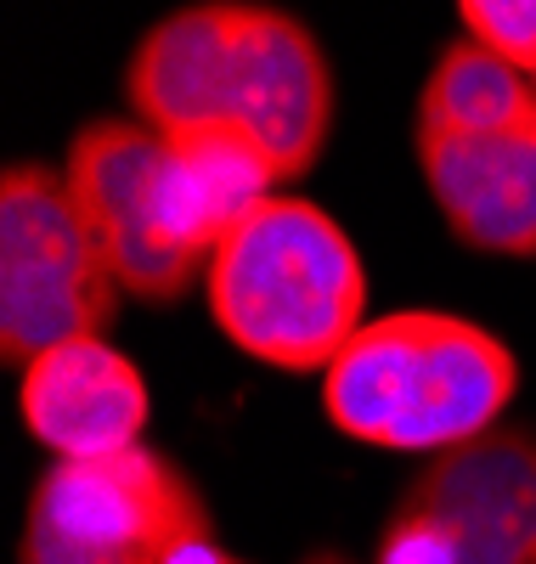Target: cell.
Segmentation results:
<instances>
[{
  "label": "cell",
  "mask_w": 536,
  "mask_h": 564,
  "mask_svg": "<svg viewBox=\"0 0 536 564\" xmlns=\"http://www.w3.org/2000/svg\"><path fill=\"white\" fill-rule=\"evenodd\" d=\"M204 289L221 334L282 372H328L367 311L356 243L305 198H266L210 254Z\"/></svg>",
  "instance_id": "cell-3"
},
{
  "label": "cell",
  "mask_w": 536,
  "mask_h": 564,
  "mask_svg": "<svg viewBox=\"0 0 536 564\" xmlns=\"http://www.w3.org/2000/svg\"><path fill=\"white\" fill-rule=\"evenodd\" d=\"M23 430L57 457H114L141 446L148 384L108 339H68L23 367Z\"/></svg>",
  "instance_id": "cell-9"
},
{
  "label": "cell",
  "mask_w": 536,
  "mask_h": 564,
  "mask_svg": "<svg viewBox=\"0 0 536 564\" xmlns=\"http://www.w3.org/2000/svg\"><path fill=\"white\" fill-rule=\"evenodd\" d=\"M418 170L447 226L480 254H536V119L435 124L418 119Z\"/></svg>",
  "instance_id": "cell-8"
},
{
  "label": "cell",
  "mask_w": 536,
  "mask_h": 564,
  "mask_svg": "<svg viewBox=\"0 0 536 564\" xmlns=\"http://www.w3.org/2000/svg\"><path fill=\"white\" fill-rule=\"evenodd\" d=\"M119 282L57 170L12 164L0 181V356L29 367L68 339H103Z\"/></svg>",
  "instance_id": "cell-5"
},
{
  "label": "cell",
  "mask_w": 536,
  "mask_h": 564,
  "mask_svg": "<svg viewBox=\"0 0 536 564\" xmlns=\"http://www.w3.org/2000/svg\"><path fill=\"white\" fill-rule=\"evenodd\" d=\"M181 564H237V558H232V553H221L215 542H204V547H192Z\"/></svg>",
  "instance_id": "cell-12"
},
{
  "label": "cell",
  "mask_w": 536,
  "mask_h": 564,
  "mask_svg": "<svg viewBox=\"0 0 536 564\" xmlns=\"http://www.w3.org/2000/svg\"><path fill=\"white\" fill-rule=\"evenodd\" d=\"M519 390L514 350L447 311H389L322 372L333 430L384 452H452L497 430Z\"/></svg>",
  "instance_id": "cell-2"
},
{
  "label": "cell",
  "mask_w": 536,
  "mask_h": 564,
  "mask_svg": "<svg viewBox=\"0 0 536 564\" xmlns=\"http://www.w3.org/2000/svg\"><path fill=\"white\" fill-rule=\"evenodd\" d=\"M378 564H536V435L485 430L407 486Z\"/></svg>",
  "instance_id": "cell-6"
},
{
  "label": "cell",
  "mask_w": 536,
  "mask_h": 564,
  "mask_svg": "<svg viewBox=\"0 0 536 564\" xmlns=\"http://www.w3.org/2000/svg\"><path fill=\"white\" fill-rule=\"evenodd\" d=\"M469 40L536 79V0H458Z\"/></svg>",
  "instance_id": "cell-11"
},
{
  "label": "cell",
  "mask_w": 536,
  "mask_h": 564,
  "mask_svg": "<svg viewBox=\"0 0 536 564\" xmlns=\"http://www.w3.org/2000/svg\"><path fill=\"white\" fill-rule=\"evenodd\" d=\"M204 542H215V525L192 480L170 457L130 446L45 468L18 564H181Z\"/></svg>",
  "instance_id": "cell-4"
},
{
  "label": "cell",
  "mask_w": 536,
  "mask_h": 564,
  "mask_svg": "<svg viewBox=\"0 0 536 564\" xmlns=\"http://www.w3.org/2000/svg\"><path fill=\"white\" fill-rule=\"evenodd\" d=\"M277 181L282 170L271 153L243 130H175L164 135L153 175V220L175 254L210 265V254L271 198Z\"/></svg>",
  "instance_id": "cell-10"
},
{
  "label": "cell",
  "mask_w": 536,
  "mask_h": 564,
  "mask_svg": "<svg viewBox=\"0 0 536 564\" xmlns=\"http://www.w3.org/2000/svg\"><path fill=\"white\" fill-rule=\"evenodd\" d=\"M125 90L159 135L243 130L282 181L305 175L333 130V74L317 34L255 0H199L153 23L125 68Z\"/></svg>",
  "instance_id": "cell-1"
},
{
  "label": "cell",
  "mask_w": 536,
  "mask_h": 564,
  "mask_svg": "<svg viewBox=\"0 0 536 564\" xmlns=\"http://www.w3.org/2000/svg\"><path fill=\"white\" fill-rule=\"evenodd\" d=\"M305 564H345V558H333V553H317V558H305Z\"/></svg>",
  "instance_id": "cell-13"
},
{
  "label": "cell",
  "mask_w": 536,
  "mask_h": 564,
  "mask_svg": "<svg viewBox=\"0 0 536 564\" xmlns=\"http://www.w3.org/2000/svg\"><path fill=\"white\" fill-rule=\"evenodd\" d=\"M159 153H164V135L153 124L96 119L68 141L63 181L119 289L153 305H175L210 265L175 254L153 220Z\"/></svg>",
  "instance_id": "cell-7"
}]
</instances>
